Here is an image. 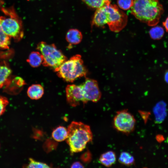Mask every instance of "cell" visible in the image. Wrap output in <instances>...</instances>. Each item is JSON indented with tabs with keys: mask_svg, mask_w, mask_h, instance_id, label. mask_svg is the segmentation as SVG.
I'll list each match as a JSON object with an SVG mask.
<instances>
[{
	"mask_svg": "<svg viewBox=\"0 0 168 168\" xmlns=\"http://www.w3.org/2000/svg\"><path fill=\"white\" fill-rule=\"evenodd\" d=\"M127 16L115 5L110 3L97 9L93 16L91 26L103 27L107 24L110 30L118 32L127 25Z\"/></svg>",
	"mask_w": 168,
	"mask_h": 168,
	"instance_id": "6da1fadb",
	"label": "cell"
},
{
	"mask_svg": "<svg viewBox=\"0 0 168 168\" xmlns=\"http://www.w3.org/2000/svg\"><path fill=\"white\" fill-rule=\"evenodd\" d=\"M131 8L137 19L150 26L156 25L164 12L159 0H134Z\"/></svg>",
	"mask_w": 168,
	"mask_h": 168,
	"instance_id": "7a4b0ae2",
	"label": "cell"
},
{
	"mask_svg": "<svg viewBox=\"0 0 168 168\" xmlns=\"http://www.w3.org/2000/svg\"><path fill=\"white\" fill-rule=\"evenodd\" d=\"M68 137L66 139L72 154L80 152L91 141L92 133L90 127L81 122L72 121L67 128Z\"/></svg>",
	"mask_w": 168,
	"mask_h": 168,
	"instance_id": "3957f363",
	"label": "cell"
},
{
	"mask_svg": "<svg viewBox=\"0 0 168 168\" xmlns=\"http://www.w3.org/2000/svg\"><path fill=\"white\" fill-rule=\"evenodd\" d=\"M6 16H0V26L4 32L16 41H19L24 36L22 21L13 7H1Z\"/></svg>",
	"mask_w": 168,
	"mask_h": 168,
	"instance_id": "277c9868",
	"label": "cell"
},
{
	"mask_svg": "<svg viewBox=\"0 0 168 168\" xmlns=\"http://www.w3.org/2000/svg\"><path fill=\"white\" fill-rule=\"evenodd\" d=\"M87 72L79 54L75 55L65 61L56 71L59 77L70 82H73L78 78L85 76Z\"/></svg>",
	"mask_w": 168,
	"mask_h": 168,
	"instance_id": "5b68a950",
	"label": "cell"
},
{
	"mask_svg": "<svg viewBox=\"0 0 168 168\" xmlns=\"http://www.w3.org/2000/svg\"><path fill=\"white\" fill-rule=\"evenodd\" d=\"M36 49L43 56V66L50 67L55 72L67 60L66 57L54 44H49L41 41L37 44Z\"/></svg>",
	"mask_w": 168,
	"mask_h": 168,
	"instance_id": "8992f818",
	"label": "cell"
},
{
	"mask_svg": "<svg viewBox=\"0 0 168 168\" xmlns=\"http://www.w3.org/2000/svg\"><path fill=\"white\" fill-rule=\"evenodd\" d=\"M136 120L127 110L117 111L113 119V125L118 131L128 134L134 130Z\"/></svg>",
	"mask_w": 168,
	"mask_h": 168,
	"instance_id": "52a82bcc",
	"label": "cell"
},
{
	"mask_svg": "<svg viewBox=\"0 0 168 168\" xmlns=\"http://www.w3.org/2000/svg\"><path fill=\"white\" fill-rule=\"evenodd\" d=\"M81 85L86 103L89 101L96 102L100 99L101 94L96 81L87 78Z\"/></svg>",
	"mask_w": 168,
	"mask_h": 168,
	"instance_id": "ba28073f",
	"label": "cell"
},
{
	"mask_svg": "<svg viewBox=\"0 0 168 168\" xmlns=\"http://www.w3.org/2000/svg\"><path fill=\"white\" fill-rule=\"evenodd\" d=\"M67 101L68 103L73 107L79 105L81 102L86 103L84 97L81 85L75 84L68 85L65 89Z\"/></svg>",
	"mask_w": 168,
	"mask_h": 168,
	"instance_id": "9c48e42d",
	"label": "cell"
},
{
	"mask_svg": "<svg viewBox=\"0 0 168 168\" xmlns=\"http://www.w3.org/2000/svg\"><path fill=\"white\" fill-rule=\"evenodd\" d=\"M166 106V104L164 102L161 101L154 107L153 111L156 123H161L164 120L167 115Z\"/></svg>",
	"mask_w": 168,
	"mask_h": 168,
	"instance_id": "30bf717a",
	"label": "cell"
},
{
	"mask_svg": "<svg viewBox=\"0 0 168 168\" xmlns=\"http://www.w3.org/2000/svg\"><path fill=\"white\" fill-rule=\"evenodd\" d=\"M81 32L76 29H69L67 32L66 39L69 43L72 44H77L80 43L82 39Z\"/></svg>",
	"mask_w": 168,
	"mask_h": 168,
	"instance_id": "8fae6325",
	"label": "cell"
},
{
	"mask_svg": "<svg viewBox=\"0 0 168 168\" xmlns=\"http://www.w3.org/2000/svg\"><path fill=\"white\" fill-rule=\"evenodd\" d=\"M44 94V89L39 84H34L28 89L27 94L28 97L32 100H37L42 97Z\"/></svg>",
	"mask_w": 168,
	"mask_h": 168,
	"instance_id": "7c38bea8",
	"label": "cell"
},
{
	"mask_svg": "<svg viewBox=\"0 0 168 168\" xmlns=\"http://www.w3.org/2000/svg\"><path fill=\"white\" fill-rule=\"evenodd\" d=\"M116 160L115 153L112 151H108L102 154L99 158L100 162L107 167H110Z\"/></svg>",
	"mask_w": 168,
	"mask_h": 168,
	"instance_id": "4fadbf2b",
	"label": "cell"
},
{
	"mask_svg": "<svg viewBox=\"0 0 168 168\" xmlns=\"http://www.w3.org/2000/svg\"><path fill=\"white\" fill-rule=\"evenodd\" d=\"M68 136V129L65 127L59 126L54 129L52 133L53 139L58 142L66 140Z\"/></svg>",
	"mask_w": 168,
	"mask_h": 168,
	"instance_id": "5bb4252c",
	"label": "cell"
},
{
	"mask_svg": "<svg viewBox=\"0 0 168 168\" xmlns=\"http://www.w3.org/2000/svg\"><path fill=\"white\" fill-rule=\"evenodd\" d=\"M43 57L39 51H33L30 54L27 61L30 66L33 68H37L42 64Z\"/></svg>",
	"mask_w": 168,
	"mask_h": 168,
	"instance_id": "9a60e30c",
	"label": "cell"
},
{
	"mask_svg": "<svg viewBox=\"0 0 168 168\" xmlns=\"http://www.w3.org/2000/svg\"><path fill=\"white\" fill-rule=\"evenodd\" d=\"M11 73L12 70L8 67L0 65V88L5 84Z\"/></svg>",
	"mask_w": 168,
	"mask_h": 168,
	"instance_id": "2e32d148",
	"label": "cell"
},
{
	"mask_svg": "<svg viewBox=\"0 0 168 168\" xmlns=\"http://www.w3.org/2000/svg\"><path fill=\"white\" fill-rule=\"evenodd\" d=\"M119 161L123 165L130 166L134 163V159L133 156L129 152H123L120 153L119 158Z\"/></svg>",
	"mask_w": 168,
	"mask_h": 168,
	"instance_id": "e0dca14e",
	"label": "cell"
},
{
	"mask_svg": "<svg viewBox=\"0 0 168 168\" xmlns=\"http://www.w3.org/2000/svg\"><path fill=\"white\" fill-rule=\"evenodd\" d=\"M149 30V34L151 38L157 40L162 38L164 34L163 28L161 26H154Z\"/></svg>",
	"mask_w": 168,
	"mask_h": 168,
	"instance_id": "ac0fdd59",
	"label": "cell"
},
{
	"mask_svg": "<svg viewBox=\"0 0 168 168\" xmlns=\"http://www.w3.org/2000/svg\"><path fill=\"white\" fill-rule=\"evenodd\" d=\"M10 43V37L4 32L0 26V48L8 49Z\"/></svg>",
	"mask_w": 168,
	"mask_h": 168,
	"instance_id": "d6986e66",
	"label": "cell"
},
{
	"mask_svg": "<svg viewBox=\"0 0 168 168\" xmlns=\"http://www.w3.org/2000/svg\"><path fill=\"white\" fill-rule=\"evenodd\" d=\"M82 1L89 7L96 9L105 5L110 3V2H107L105 0H82Z\"/></svg>",
	"mask_w": 168,
	"mask_h": 168,
	"instance_id": "ffe728a7",
	"label": "cell"
},
{
	"mask_svg": "<svg viewBox=\"0 0 168 168\" xmlns=\"http://www.w3.org/2000/svg\"><path fill=\"white\" fill-rule=\"evenodd\" d=\"M29 163L25 167L27 168H49L50 167L45 163L37 161L32 158L29 159Z\"/></svg>",
	"mask_w": 168,
	"mask_h": 168,
	"instance_id": "44dd1931",
	"label": "cell"
},
{
	"mask_svg": "<svg viewBox=\"0 0 168 168\" xmlns=\"http://www.w3.org/2000/svg\"><path fill=\"white\" fill-rule=\"evenodd\" d=\"M134 0H117L118 6L121 9L127 10L132 6Z\"/></svg>",
	"mask_w": 168,
	"mask_h": 168,
	"instance_id": "7402d4cb",
	"label": "cell"
},
{
	"mask_svg": "<svg viewBox=\"0 0 168 168\" xmlns=\"http://www.w3.org/2000/svg\"><path fill=\"white\" fill-rule=\"evenodd\" d=\"M8 103L9 101L7 98L0 95V117L5 112Z\"/></svg>",
	"mask_w": 168,
	"mask_h": 168,
	"instance_id": "603a6c76",
	"label": "cell"
},
{
	"mask_svg": "<svg viewBox=\"0 0 168 168\" xmlns=\"http://www.w3.org/2000/svg\"><path fill=\"white\" fill-rule=\"evenodd\" d=\"M84 153L81 156V159L82 160L85 162L89 161L91 158L90 153L87 152Z\"/></svg>",
	"mask_w": 168,
	"mask_h": 168,
	"instance_id": "cb8c5ba5",
	"label": "cell"
},
{
	"mask_svg": "<svg viewBox=\"0 0 168 168\" xmlns=\"http://www.w3.org/2000/svg\"><path fill=\"white\" fill-rule=\"evenodd\" d=\"M71 168H84L83 164L79 161H76L73 163L71 165Z\"/></svg>",
	"mask_w": 168,
	"mask_h": 168,
	"instance_id": "d4e9b609",
	"label": "cell"
},
{
	"mask_svg": "<svg viewBox=\"0 0 168 168\" xmlns=\"http://www.w3.org/2000/svg\"><path fill=\"white\" fill-rule=\"evenodd\" d=\"M162 24L166 30L168 32V16L166 19L165 21L163 22Z\"/></svg>",
	"mask_w": 168,
	"mask_h": 168,
	"instance_id": "484cf974",
	"label": "cell"
},
{
	"mask_svg": "<svg viewBox=\"0 0 168 168\" xmlns=\"http://www.w3.org/2000/svg\"><path fill=\"white\" fill-rule=\"evenodd\" d=\"M165 79L166 82L168 83V70L165 73Z\"/></svg>",
	"mask_w": 168,
	"mask_h": 168,
	"instance_id": "4316f807",
	"label": "cell"
},
{
	"mask_svg": "<svg viewBox=\"0 0 168 168\" xmlns=\"http://www.w3.org/2000/svg\"><path fill=\"white\" fill-rule=\"evenodd\" d=\"M4 3V2L3 0H0V8L1 7Z\"/></svg>",
	"mask_w": 168,
	"mask_h": 168,
	"instance_id": "83f0119b",
	"label": "cell"
},
{
	"mask_svg": "<svg viewBox=\"0 0 168 168\" xmlns=\"http://www.w3.org/2000/svg\"><path fill=\"white\" fill-rule=\"evenodd\" d=\"M106 2H110V0H105Z\"/></svg>",
	"mask_w": 168,
	"mask_h": 168,
	"instance_id": "f1b7e54d",
	"label": "cell"
},
{
	"mask_svg": "<svg viewBox=\"0 0 168 168\" xmlns=\"http://www.w3.org/2000/svg\"></svg>",
	"mask_w": 168,
	"mask_h": 168,
	"instance_id": "f546056e",
	"label": "cell"
}]
</instances>
